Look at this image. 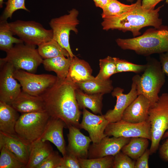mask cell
Returning <instances> with one entry per match:
<instances>
[{
	"mask_svg": "<svg viewBox=\"0 0 168 168\" xmlns=\"http://www.w3.org/2000/svg\"><path fill=\"white\" fill-rule=\"evenodd\" d=\"M35 46L24 43L16 44L6 52V56L0 60L11 63L15 70L21 69L34 73L43 60Z\"/></svg>",
	"mask_w": 168,
	"mask_h": 168,
	"instance_id": "6",
	"label": "cell"
},
{
	"mask_svg": "<svg viewBox=\"0 0 168 168\" xmlns=\"http://www.w3.org/2000/svg\"><path fill=\"white\" fill-rule=\"evenodd\" d=\"M141 2L142 0H137L135 6L122 15L103 19L101 23L103 29L107 31L118 30L124 32L130 31L135 37L140 35V30L144 27L158 28L162 25L159 12L164 5L147 10L142 7Z\"/></svg>",
	"mask_w": 168,
	"mask_h": 168,
	"instance_id": "2",
	"label": "cell"
},
{
	"mask_svg": "<svg viewBox=\"0 0 168 168\" xmlns=\"http://www.w3.org/2000/svg\"><path fill=\"white\" fill-rule=\"evenodd\" d=\"M92 72L88 63L75 56L72 58L66 78L76 84L80 83L94 78Z\"/></svg>",
	"mask_w": 168,
	"mask_h": 168,
	"instance_id": "22",
	"label": "cell"
},
{
	"mask_svg": "<svg viewBox=\"0 0 168 168\" xmlns=\"http://www.w3.org/2000/svg\"><path fill=\"white\" fill-rule=\"evenodd\" d=\"M3 3V0H0V7L1 8L2 7Z\"/></svg>",
	"mask_w": 168,
	"mask_h": 168,
	"instance_id": "45",
	"label": "cell"
},
{
	"mask_svg": "<svg viewBox=\"0 0 168 168\" xmlns=\"http://www.w3.org/2000/svg\"><path fill=\"white\" fill-rule=\"evenodd\" d=\"M78 88L76 84L67 78H57L54 84L40 96L50 117L63 120L66 128L72 125L80 129L81 112L75 96Z\"/></svg>",
	"mask_w": 168,
	"mask_h": 168,
	"instance_id": "1",
	"label": "cell"
},
{
	"mask_svg": "<svg viewBox=\"0 0 168 168\" xmlns=\"http://www.w3.org/2000/svg\"><path fill=\"white\" fill-rule=\"evenodd\" d=\"M136 5V2L131 5H126L118 0H110L102 9V17L103 19L122 15L131 10Z\"/></svg>",
	"mask_w": 168,
	"mask_h": 168,
	"instance_id": "30",
	"label": "cell"
},
{
	"mask_svg": "<svg viewBox=\"0 0 168 168\" xmlns=\"http://www.w3.org/2000/svg\"><path fill=\"white\" fill-rule=\"evenodd\" d=\"M150 125V155L159 147L161 140L168 130V93H163L150 108L147 121Z\"/></svg>",
	"mask_w": 168,
	"mask_h": 168,
	"instance_id": "5",
	"label": "cell"
},
{
	"mask_svg": "<svg viewBox=\"0 0 168 168\" xmlns=\"http://www.w3.org/2000/svg\"><path fill=\"white\" fill-rule=\"evenodd\" d=\"M138 74H136L133 77L131 89L128 93H123L124 89L120 87H117L113 89L111 94L113 97L116 98V104L113 109L108 110L104 115L109 123L121 120L125 110L138 96Z\"/></svg>",
	"mask_w": 168,
	"mask_h": 168,
	"instance_id": "13",
	"label": "cell"
},
{
	"mask_svg": "<svg viewBox=\"0 0 168 168\" xmlns=\"http://www.w3.org/2000/svg\"><path fill=\"white\" fill-rule=\"evenodd\" d=\"M11 105L21 114L46 111L44 102L40 96L31 95L22 91Z\"/></svg>",
	"mask_w": 168,
	"mask_h": 168,
	"instance_id": "20",
	"label": "cell"
},
{
	"mask_svg": "<svg viewBox=\"0 0 168 168\" xmlns=\"http://www.w3.org/2000/svg\"><path fill=\"white\" fill-rule=\"evenodd\" d=\"M159 152L161 157L165 160L168 161V139L161 146Z\"/></svg>",
	"mask_w": 168,
	"mask_h": 168,
	"instance_id": "42",
	"label": "cell"
},
{
	"mask_svg": "<svg viewBox=\"0 0 168 168\" xmlns=\"http://www.w3.org/2000/svg\"><path fill=\"white\" fill-rule=\"evenodd\" d=\"M115 41L121 49L133 50L145 56L168 52V26L150 28L141 35L132 38H119Z\"/></svg>",
	"mask_w": 168,
	"mask_h": 168,
	"instance_id": "3",
	"label": "cell"
},
{
	"mask_svg": "<svg viewBox=\"0 0 168 168\" xmlns=\"http://www.w3.org/2000/svg\"><path fill=\"white\" fill-rule=\"evenodd\" d=\"M100 70L95 77L97 79L105 80L109 79L113 75L117 73L114 57L108 56L99 60Z\"/></svg>",
	"mask_w": 168,
	"mask_h": 168,
	"instance_id": "33",
	"label": "cell"
},
{
	"mask_svg": "<svg viewBox=\"0 0 168 168\" xmlns=\"http://www.w3.org/2000/svg\"><path fill=\"white\" fill-rule=\"evenodd\" d=\"M82 119L80 124V129L86 131L93 143L96 144L107 136L105 129L109 123L104 115H97L83 109Z\"/></svg>",
	"mask_w": 168,
	"mask_h": 168,
	"instance_id": "15",
	"label": "cell"
},
{
	"mask_svg": "<svg viewBox=\"0 0 168 168\" xmlns=\"http://www.w3.org/2000/svg\"><path fill=\"white\" fill-rule=\"evenodd\" d=\"M78 15V11L73 8L68 14L52 19L49 23L53 31V39L68 51L72 58L75 56L70 47L69 35L71 31L76 34L78 33L76 27L79 24Z\"/></svg>",
	"mask_w": 168,
	"mask_h": 168,
	"instance_id": "9",
	"label": "cell"
},
{
	"mask_svg": "<svg viewBox=\"0 0 168 168\" xmlns=\"http://www.w3.org/2000/svg\"><path fill=\"white\" fill-rule=\"evenodd\" d=\"M159 59L163 72L168 76V52L160 54Z\"/></svg>",
	"mask_w": 168,
	"mask_h": 168,
	"instance_id": "40",
	"label": "cell"
},
{
	"mask_svg": "<svg viewBox=\"0 0 168 168\" xmlns=\"http://www.w3.org/2000/svg\"><path fill=\"white\" fill-rule=\"evenodd\" d=\"M150 155L149 149H147L136 160L134 168H149L148 160Z\"/></svg>",
	"mask_w": 168,
	"mask_h": 168,
	"instance_id": "39",
	"label": "cell"
},
{
	"mask_svg": "<svg viewBox=\"0 0 168 168\" xmlns=\"http://www.w3.org/2000/svg\"><path fill=\"white\" fill-rule=\"evenodd\" d=\"M25 0H8L0 19L7 20L8 18H12L13 13L18 10L23 9L29 12L25 6Z\"/></svg>",
	"mask_w": 168,
	"mask_h": 168,
	"instance_id": "35",
	"label": "cell"
},
{
	"mask_svg": "<svg viewBox=\"0 0 168 168\" xmlns=\"http://www.w3.org/2000/svg\"><path fill=\"white\" fill-rule=\"evenodd\" d=\"M143 73L138 74L137 87L138 95H142L150 101L151 105L159 99L158 94L166 81V75L160 61L155 58H147Z\"/></svg>",
	"mask_w": 168,
	"mask_h": 168,
	"instance_id": "4",
	"label": "cell"
},
{
	"mask_svg": "<svg viewBox=\"0 0 168 168\" xmlns=\"http://www.w3.org/2000/svg\"><path fill=\"white\" fill-rule=\"evenodd\" d=\"M114 156H106L93 159L79 158L81 168H113Z\"/></svg>",
	"mask_w": 168,
	"mask_h": 168,
	"instance_id": "32",
	"label": "cell"
},
{
	"mask_svg": "<svg viewBox=\"0 0 168 168\" xmlns=\"http://www.w3.org/2000/svg\"><path fill=\"white\" fill-rule=\"evenodd\" d=\"M50 117L46 111L21 114L16 125V133L31 143L40 138Z\"/></svg>",
	"mask_w": 168,
	"mask_h": 168,
	"instance_id": "7",
	"label": "cell"
},
{
	"mask_svg": "<svg viewBox=\"0 0 168 168\" xmlns=\"http://www.w3.org/2000/svg\"><path fill=\"white\" fill-rule=\"evenodd\" d=\"M128 2H132L134 0H126Z\"/></svg>",
	"mask_w": 168,
	"mask_h": 168,
	"instance_id": "46",
	"label": "cell"
},
{
	"mask_svg": "<svg viewBox=\"0 0 168 168\" xmlns=\"http://www.w3.org/2000/svg\"><path fill=\"white\" fill-rule=\"evenodd\" d=\"M112 81L110 79L101 80L95 78L76 83L78 88L89 94L110 93L113 90Z\"/></svg>",
	"mask_w": 168,
	"mask_h": 168,
	"instance_id": "26",
	"label": "cell"
},
{
	"mask_svg": "<svg viewBox=\"0 0 168 168\" xmlns=\"http://www.w3.org/2000/svg\"><path fill=\"white\" fill-rule=\"evenodd\" d=\"M109 137H105L97 143H92L90 145L88 149V159L100 158L109 155L114 156L121 151L131 138Z\"/></svg>",
	"mask_w": 168,
	"mask_h": 168,
	"instance_id": "14",
	"label": "cell"
},
{
	"mask_svg": "<svg viewBox=\"0 0 168 168\" xmlns=\"http://www.w3.org/2000/svg\"><path fill=\"white\" fill-rule=\"evenodd\" d=\"M14 75L20 82L22 91L36 96L42 94L57 79V76L52 75L36 74L21 69L15 70Z\"/></svg>",
	"mask_w": 168,
	"mask_h": 168,
	"instance_id": "10",
	"label": "cell"
},
{
	"mask_svg": "<svg viewBox=\"0 0 168 168\" xmlns=\"http://www.w3.org/2000/svg\"><path fill=\"white\" fill-rule=\"evenodd\" d=\"M151 105L146 97L142 95H138L125 110L122 119L134 123L147 121Z\"/></svg>",
	"mask_w": 168,
	"mask_h": 168,
	"instance_id": "18",
	"label": "cell"
},
{
	"mask_svg": "<svg viewBox=\"0 0 168 168\" xmlns=\"http://www.w3.org/2000/svg\"><path fill=\"white\" fill-rule=\"evenodd\" d=\"M67 134L68 144L66 151L81 159H87L88 149L92 141L89 137L84 135L80 129L72 125L68 128Z\"/></svg>",
	"mask_w": 168,
	"mask_h": 168,
	"instance_id": "16",
	"label": "cell"
},
{
	"mask_svg": "<svg viewBox=\"0 0 168 168\" xmlns=\"http://www.w3.org/2000/svg\"><path fill=\"white\" fill-rule=\"evenodd\" d=\"M164 0H142L141 4L142 7L147 10L155 9L156 5L160 2ZM166 3L168 4V0H165Z\"/></svg>",
	"mask_w": 168,
	"mask_h": 168,
	"instance_id": "41",
	"label": "cell"
},
{
	"mask_svg": "<svg viewBox=\"0 0 168 168\" xmlns=\"http://www.w3.org/2000/svg\"><path fill=\"white\" fill-rule=\"evenodd\" d=\"M53 151L49 141L40 138L30 144L29 159L26 168H37Z\"/></svg>",
	"mask_w": 168,
	"mask_h": 168,
	"instance_id": "21",
	"label": "cell"
},
{
	"mask_svg": "<svg viewBox=\"0 0 168 168\" xmlns=\"http://www.w3.org/2000/svg\"><path fill=\"white\" fill-rule=\"evenodd\" d=\"M62 158L58 152L53 150L37 168H58Z\"/></svg>",
	"mask_w": 168,
	"mask_h": 168,
	"instance_id": "37",
	"label": "cell"
},
{
	"mask_svg": "<svg viewBox=\"0 0 168 168\" xmlns=\"http://www.w3.org/2000/svg\"><path fill=\"white\" fill-rule=\"evenodd\" d=\"M30 144L16 134L0 131V148L4 147L15 154L26 166L29 159Z\"/></svg>",
	"mask_w": 168,
	"mask_h": 168,
	"instance_id": "19",
	"label": "cell"
},
{
	"mask_svg": "<svg viewBox=\"0 0 168 168\" xmlns=\"http://www.w3.org/2000/svg\"><path fill=\"white\" fill-rule=\"evenodd\" d=\"M149 139L142 137L131 138L121 150L132 159L136 160L145 151L149 145Z\"/></svg>",
	"mask_w": 168,
	"mask_h": 168,
	"instance_id": "27",
	"label": "cell"
},
{
	"mask_svg": "<svg viewBox=\"0 0 168 168\" xmlns=\"http://www.w3.org/2000/svg\"><path fill=\"white\" fill-rule=\"evenodd\" d=\"M37 49L40 55L44 59L59 56L70 57L68 51L53 39L39 45Z\"/></svg>",
	"mask_w": 168,
	"mask_h": 168,
	"instance_id": "28",
	"label": "cell"
},
{
	"mask_svg": "<svg viewBox=\"0 0 168 168\" xmlns=\"http://www.w3.org/2000/svg\"><path fill=\"white\" fill-rule=\"evenodd\" d=\"M0 168H23L26 165L6 148H0Z\"/></svg>",
	"mask_w": 168,
	"mask_h": 168,
	"instance_id": "31",
	"label": "cell"
},
{
	"mask_svg": "<svg viewBox=\"0 0 168 168\" xmlns=\"http://www.w3.org/2000/svg\"><path fill=\"white\" fill-rule=\"evenodd\" d=\"M14 35L7 20L0 19V49L6 52L14 46L13 44L23 43L20 39L13 36Z\"/></svg>",
	"mask_w": 168,
	"mask_h": 168,
	"instance_id": "29",
	"label": "cell"
},
{
	"mask_svg": "<svg viewBox=\"0 0 168 168\" xmlns=\"http://www.w3.org/2000/svg\"><path fill=\"white\" fill-rule=\"evenodd\" d=\"M9 25L14 35L26 44L38 46L53 39L52 29H46L34 21L18 20L9 23Z\"/></svg>",
	"mask_w": 168,
	"mask_h": 168,
	"instance_id": "8",
	"label": "cell"
},
{
	"mask_svg": "<svg viewBox=\"0 0 168 168\" xmlns=\"http://www.w3.org/2000/svg\"><path fill=\"white\" fill-rule=\"evenodd\" d=\"M72 58L59 56L44 59L42 64L45 70L54 72L58 78L63 79L68 76Z\"/></svg>",
	"mask_w": 168,
	"mask_h": 168,
	"instance_id": "25",
	"label": "cell"
},
{
	"mask_svg": "<svg viewBox=\"0 0 168 168\" xmlns=\"http://www.w3.org/2000/svg\"><path fill=\"white\" fill-rule=\"evenodd\" d=\"M66 128L64 122L60 119L50 117L40 137L43 141L54 144L63 156L66 152L65 142L63 136V129Z\"/></svg>",
	"mask_w": 168,
	"mask_h": 168,
	"instance_id": "17",
	"label": "cell"
},
{
	"mask_svg": "<svg viewBox=\"0 0 168 168\" xmlns=\"http://www.w3.org/2000/svg\"><path fill=\"white\" fill-rule=\"evenodd\" d=\"M102 93L89 94L77 88L75 91L76 99L80 109L88 108L94 114L102 115Z\"/></svg>",
	"mask_w": 168,
	"mask_h": 168,
	"instance_id": "24",
	"label": "cell"
},
{
	"mask_svg": "<svg viewBox=\"0 0 168 168\" xmlns=\"http://www.w3.org/2000/svg\"><path fill=\"white\" fill-rule=\"evenodd\" d=\"M0 101L11 105L21 92V86L14 77L12 64L0 60Z\"/></svg>",
	"mask_w": 168,
	"mask_h": 168,
	"instance_id": "12",
	"label": "cell"
},
{
	"mask_svg": "<svg viewBox=\"0 0 168 168\" xmlns=\"http://www.w3.org/2000/svg\"><path fill=\"white\" fill-rule=\"evenodd\" d=\"M135 163L121 151L114 156L113 168H134Z\"/></svg>",
	"mask_w": 168,
	"mask_h": 168,
	"instance_id": "36",
	"label": "cell"
},
{
	"mask_svg": "<svg viewBox=\"0 0 168 168\" xmlns=\"http://www.w3.org/2000/svg\"><path fill=\"white\" fill-rule=\"evenodd\" d=\"M117 73L123 72H132L137 74L143 72L146 65L138 64L130 62L125 60L114 57Z\"/></svg>",
	"mask_w": 168,
	"mask_h": 168,
	"instance_id": "34",
	"label": "cell"
},
{
	"mask_svg": "<svg viewBox=\"0 0 168 168\" xmlns=\"http://www.w3.org/2000/svg\"><path fill=\"white\" fill-rule=\"evenodd\" d=\"M150 125L148 121L138 123L126 121L122 119L110 123L104 133L107 136L127 138L142 137L151 140Z\"/></svg>",
	"mask_w": 168,
	"mask_h": 168,
	"instance_id": "11",
	"label": "cell"
},
{
	"mask_svg": "<svg viewBox=\"0 0 168 168\" xmlns=\"http://www.w3.org/2000/svg\"><path fill=\"white\" fill-rule=\"evenodd\" d=\"M11 105L0 101V131L16 134L15 126L20 116Z\"/></svg>",
	"mask_w": 168,
	"mask_h": 168,
	"instance_id": "23",
	"label": "cell"
},
{
	"mask_svg": "<svg viewBox=\"0 0 168 168\" xmlns=\"http://www.w3.org/2000/svg\"><path fill=\"white\" fill-rule=\"evenodd\" d=\"M58 168H81L79 159L73 155L66 152L62 157Z\"/></svg>",
	"mask_w": 168,
	"mask_h": 168,
	"instance_id": "38",
	"label": "cell"
},
{
	"mask_svg": "<svg viewBox=\"0 0 168 168\" xmlns=\"http://www.w3.org/2000/svg\"><path fill=\"white\" fill-rule=\"evenodd\" d=\"M168 138V130L163 135V138Z\"/></svg>",
	"mask_w": 168,
	"mask_h": 168,
	"instance_id": "44",
	"label": "cell"
},
{
	"mask_svg": "<svg viewBox=\"0 0 168 168\" xmlns=\"http://www.w3.org/2000/svg\"><path fill=\"white\" fill-rule=\"evenodd\" d=\"M96 7L102 9L110 0H93Z\"/></svg>",
	"mask_w": 168,
	"mask_h": 168,
	"instance_id": "43",
	"label": "cell"
}]
</instances>
